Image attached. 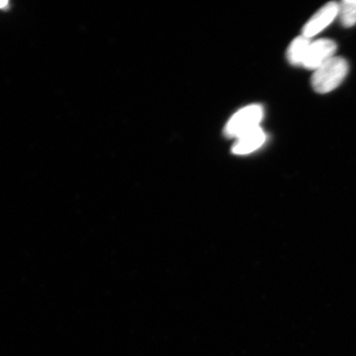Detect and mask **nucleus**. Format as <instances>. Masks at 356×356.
I'll return each instance as SVG.
<instances>
[{
  "instance_id": "7ed1b4c3",
  "label": "nucleus",
  "mask_w": 356,
  "mask_h": 356,
  "mask_svg": "<svg viewBox=\"0 0 356 356\" xmlns=\"http://www.w3.org/2000/svg\"><path fill=\"white\" fill-rule=\"evenodd\" d=\"M337 50L336 42L330 39H319L311 42L303 66L305 69L316 70L335 57Z\"/></svg>"
},
{
  "instance_id": "39448f33",
  "label": "nucleus",
  "mask_w": 356,
  "mask_h": 356,
  "mask_svg": "<svg viewBox=\"0 0 356 356\" xmlns=\"http://www.w3.org/2000/svg\"><path fill=\"white\" fill-rule=\"evenodd\" d=\"M266 141V133L260 127H257L237 138L232 152L237 155H248L264 146Z\"/></svg>"
},
{
  "instance_id": "0eeeda50",
  "label": "nucleus",
  "mask_w": 356,
  "mask_h": 356,
  "mask_svg": "<svg viewBox=\"0 0 356 356\" xmlns=\"http://www.w3.org/2000/svg\"><path fill=\"white\" fill-rule=\"evenodd\" d=\"M338 16L343 26L353 27L356 24V0H344L339 3Z\"/></svg>"
},
{
  "instance_id": "f257e3e1",
  "label": "nucleus",
  "mask_w": 356,
  "mask_h": 356,
  "mask_svg": "<svg viewBox=\"0 0 356 356\" xmlns=\"http://www.w3.org/2000/svg\"><path fill=\"white\" fill-rule=\"evenodd\" d=\"M349 65L346 59L334 57L315 71L311 83L315 91L328 93L336 89L348 74Z\"/></svg>"
},
{
  "instance_id": "f03ea898",
  "label": "nucleus",
  "mask_w": 356,
  "mask_h": 356,
  "mask_svg": "<svg viewBox=\"0 0 356 356\" xmlns=\"http://www.w3.org/2000/svg\"><path fill=\"white\" fill-rule=\"evenodd\" d=\"M264 116V110L261 105L248 106L239 110L228 121L224 128V135L228 138H239L259 127Z\"/></svg>"
},
{
  "instance_id": "20e7f679",
  "label": "nucleus",
  "mask_w": 356,
  "mask_h": 356,
  "mask_svg": "<svg viewBox=\"0 0 356 356\" xmlns=\"http://www.w3.org/2000/svg\"><path fill=\"white\" fill-rule=\"evenodd\" d=\"M339 3L330 2L322 7L315 15L312 17L308 22L304 25L303 28V36L310 39L313 37L319 34L330 23L338 16Z\"/></svg>"
},
{
  "instance_id": "423d86ee",
  "label": "nucleus",
  "mask_w": 356,
  "mask_h": 356,
  "mask_svg": "<svg viewBox=\"0 0 356 356\" xmlns=\"http://www.w3.org/2000/svg\"><path fill=\"white\" fill-rule=\"evenodd\" d=\"M311 42L309 38L303 35L296 37L295 39L291 42L286 54L288 61H289L291 65L295 66H303L305 57H306Z\"/></svg>"
},
{
  "instance_id": "6e6552de",
  "label": "nucleus",
  "mask_w": 356,
  "mask_h": 356,
  "mask_svg": "<svg viewBox=\"0 0 356 356\" xmlns=\"http://www.w3.org/2000/svg\"><path fill=\"white\" fill-rule=\"evenodd\" d=\"M8 6L7 1H0V8H6Z\"/></svg>"
}]
</instances>
